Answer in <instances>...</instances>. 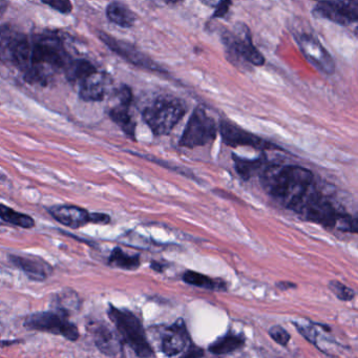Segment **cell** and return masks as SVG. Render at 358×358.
I'll use <instances>...</instances> for the list:
<instances>
[{
  "mask_svg": "<svg viewBox=\"0 0 358 358\" xmlns=\"http://www.w3.org/2000/svg\"><path fill=\"white\" fill-rule=\"evenodd\" d=\"M259 178L265 192L288 209L315 185L312 171L297 165L268 164Z\"/></svg>",
  "mask_w": 358,
  "mask_h": 358,
  "instance_id": "cell-1",
  "label": "cell"
},
{
  "mask_svg": "<svg viewBox=\"0 0 358 358\" xmlns=\"http://www.w3.org/2000/svg\"><path fill=\"white\" fill-rule=\"evenodd\" d=\"M70 60L59 37L37 35L31 43L30 66L24 76L29 83L45 85L52 75L64 71Z\"/></svg>",
  "mask_w": 358,
  "mask_h": 358,
  "instance_id": "cell-2",
  "label": "cell"
},
{
  "mask_svg": "<svg viewBox=\"0 0 358 358\" xmlns=\"http://www.w3.org/2000/svg\"><path fill=\"white\" fill-rule=\"evenodd\" d=\"M108 316L124 345H129L139 357H152L154 349L148 343L143 324L136 314L108 303Z\"/></svg>",
  "mask_w": 358,
  "mask_h": 358,
  "instance_id": "cell-3",
  "label": "cell"
},
{
  "mask_svg": "<svg viewBox=\"0 0 358 358\" xmlns=\"http://www.w3.org/2000/svg\"><path fill=\"white\" fill-rule=\"evenodd\" d=\"M291 210L306 221L326 228H336L345 211L338 210L330 200L316 190L315 185L297 202Z\"/></svg>",
  "mask_w": 358,
  "mask_h": 358,
  "instance_id": "cell-4",
  "label": "cell"
},
{
  "mask_svg": "<svg viewBox=\"0 0 358 358\" xmlns=\"http://www.w3.org/2000/svg\"><path fill=\"white\" fill-rule=\"evenodd\" d=\"M186 106L181 99L158 98L143 110V120L156 136L169 135L185 116Z\"/></svg>",
  "mask_w": 358,
  "mask_h": 358,
  "instance_id": "cell-5",
  "label": "cell"
},
{
  "mask_svg": "<svg viewBox=\"0 0 358 358\" xmlns=\"http://www.w3.org/2000/svg\"><path fill=\"white\" fill-rule=\"evenodd\" d=\"M70 317L66 312L58 309L35 312L27 316L24 327L28 330L59 335L74 343L80 338V331Z\"/></svg>",
  "mask_w": 358,
  "mask_h": 358,
  "instance_id": "cell-6",
  "label": "cell"
},
{
  "mask_svg": "<svg viewBox=\"0 0 358 358\" xmlns=\"http://www.w3.org/2000/svg\"><path fill=\"white\" fill-rule=\"evenodd\" d=\"M221 36L226 54L236 66L246 68L248 64L262 66L265 64V58L253 45L250 32L246 27H238L236 33L224 31Z\"/></svg>",
  "mask_w": 358,
  "mask_h": 358,
  "instance_id": "cell-7",
  "label": "cell"
},
{
  "mask_svg": "<svg viewBox=\"0 0 358 358\" xmlns=\"http://www.w3.org/2000/svg\"><path fill=\"white\" fill-rule=\"evenodd\" d=\"M28 37L11 26L0 27V64H10L26 72L30 66Z\"/></svg>",
  "mask_w": 358,
  "mask_h": 358,
  "instance_id": "cell-8",
  "label": "cell"
},
{
  "mask_svg": "<svg viewBox=\"0 0 358 358\" xmlns=\"http://www.w3.org/2000/svg\"><path fill=\"white\" fill-rule=\"evenodd\" d=\"M217 133L215 121L202 108H196L186 124L179 145L186 148L207 145L215 139Z\"/></svg>",
  "mask_w": 358,
  "mask_h": 358,
  "instance_id": "cell-9",
  "label": "cell"
},
{
  "mask_svg": "<svg viewBox=\"0 0 358 358\" xmlns=\"http://www.w3.org/2000/svg\"><path fill=\"white\" fill-rule=\"evenodd\" d=\"M316 17L349 26L358 20V0H322L314 8Z\"/></svg>",
  "mask_w": 358,
  "mask_h": 358,
  "instance_id": "cell-10",
  "label": "cell"
},
{
  "mask_svg": "<svg viewBox=\"0 0 358 358\" xmlns=\"http://www.w3.org/2000/svg\"><path fill=\"white\" fill-rule=\"evenodd\" d=\"M220 133L224 143L230 148L249 146V148L262 150H282L275 144L262 139L227 120H222L220 123Z\"/></svg>",
  "mask_w": 358,
  "mask_h": 358,
  "instance_id": "cell-11",
  "label": "cell"
},
{
  "mask_svg": "<svg viewBox=\"0 0 358 358\" xmlns=\"http://www.w3.org/2000/svg\"><path fill=\"white\" fill-rule=\"evenodd\" d=\"M299 49L306 59L318 71L327 75L335 72V64L332 56L322 47V43L311 35L303 34L297 39Z\"/></svg>",
  "mask_w": 358,
  "mask_h": 358,
  "instance_id": "cell-12",
  "label": "cell"
},
{
  "mask_svg": "<svg viewBox=\"0 0 358 358\" xmlns=\"http://www.w3.org/2000/svg\"><path fill=\"white\" fill-rule=\"evenodd\" d=\"M99 37L112 51L118 54L120 57L124 58L127 62H131L134 66H138V68L145 69V70L152 71V72L164 73V71L156 62H152L148 56L142 53L141 51H139L134 45L124 43V41L113 38L112 36L103 32L99 33Z\"/></svg>",
  "mask_w": 358,
  "mask_h": 358,
  "instance_id": "cell-13",
  "label": "cell"
},
{
  "mask_svg": "<svg viewBox=\"0 0 358 358\" xmlns=\"http://www.w3.org/2000/svg\"><path fill=\"white\" fill-rule=\"evenodd\" d=\"M89 331L100 353L110 357L122 354L124 343L116 329L110 328L106 322H95L90 324Z\"/></svg>",
  "mask_w": 358,
  "mask_h": 358,
  "instance_id": "cell-14",
  "label": "cell"
},
{
  "mask_svg": "<svg viewBox=\"0 0 358 358\" xmlns=\"http://www.w3.org/2000/svg\"><path fill=\"white\" fill-rule=\"evenodd\" d=\"M8 261L22 270L33 282H45L53 274L54 268L43 257L33 255H9Z\"/></svg>",
  "mask_w": 358,
  "mask_h": 358,
  "instance_id": "cell-15",
  "label": "cell"
},
{
  "mask_svg": "<svg viewBox=\"0 0 358 358\" xmlns=\"http://www.w3.org/2000/svg\"><path fill=\"white\" fill-rule=\"evenodd\" d=\"M185 322L179 318L175 324L166 327L161 336V351L166 356H177L192 345Z\"/></svg>",
  "mask_w": 358,
  "mask_h": 358,
  "instance_id": "cell-16",
  "label": "cell"
},
{
  "mask_svg": "<svg viewBox=\"0 0 358 358\" xmlns=\"http://www.w3.org/2000/svg\"><path fill=\"white\" fill-rule=\"evenodd\" d=\"M47 210L55 221L71 229H78L93 223L94 213L76 205H55Z\"/></svg>",
  "mask_w": 358,
  "mask_h": 358,
  "instance_id": "cell-17",
  "label": "cell"
},
{
  "mask_svg": "<svg viewBox=\"0 0 358 358\" xmlns=\"http://www.w3.org/2000/svg\"><path fill=\"white\" fill-rule=\"evenodd\" d=\"M79 83H80L79 96L81 99L94 102L101 101L106 98L110 91L112 80L106 73L98 72L96 70Z\"/></svg>",
  "mask_w": 358,
  "mask_h": 358,
  "instance_id": "cell-18",
  "label": "cell"
},
{
  "mask_svg": "<svg viewBox=\"0 0 358 358\" xmlns=\"http://www.w3.org/2000/svg\"><path fill=\"white\" fill-rule=\"evenodd\" d=\"M131 104L120 103L110 110V117L121 129L123 133L131 138V140L136 139V122L129 113Z\"/></svg>",
  "mask_w": 358,
  "mask_h": 358,
  "instance_id": "cell-19",
  "label": "cell"
},
{
  "mask_svg": "<svg viewBox=\"0 0 358 358\" xmlns=\"http://www.w3.org/2000/svg\"><path fill=\"white\" fill-rule=\"evenodd\" d=\"M232 160H234L236 173L245 181L251 179L255 176L259 175L268 165L267 159L264 156L262 158L255 159V160H248V159H243L232 154Z\"/></svg>",
  "mask_w": 358,
  "mask_h": 358,
  "instance_id": "cell-20",
  "label": "cell"
},
{
  "mask_svg": "<svg viewBox=\"0 0 358 358\" xmlns=\"http://www.w3.org/2000/svg\"><path fill=\"white\" fill-rule=\"evenodd\" d=\"M140 264H141V259L139 255H129L120 247H115L108 259V265L110 267L129 270V271L137 270L140 267Z\"/></svg>",
  "mask_w": 358,
  "mask_h": 358,
  "instance_id": "cell-21",
  "label": "cell"
},
{
  "mask_svg": "<svg viewBox=\"0 0 358 358\" xmlns=\"http://www.w3.org/2000/svg\"><path fill=\"white\" fill-rule=\"evenodd\" d=\"M106 15L110 22L121 28H131L135 24V14L127 6L118 3V1H114L108 5V9H106Z\"/></svg>",
  "mask_w": 358,
  "mask_h": 358,
  "instance_id": "cell-22",
  "label": "cell"
},
{
  "mask_svg": "<svg viewBox=\"0 0 358 358\" xmlns=\"http://www.w3.org/2000/svg\"><path fill=\"white\" fill-rule=\"evenodd\" d=\"M53 303L54 309L62 310L71 316L80 310L83 301L76 291L72 289H64L56 294Z\"/></svg>",
  "mask_w": 358,
  "mask_h": 358,
  "instance_id": "cell-23",
  "label": "cell"
},
{
  "mask_svg": "<svg viewBox=\"0 0 358 358\" xmlns=\"http://www.w3.org/2000/svg\"><path fill=\"white\" fill-rule=\"evenodd\" d=\"M0 220L24 229H32L36 225L35 220L31 215L20 213L3 203H0Z\"/></svg>",
  "mask_w": 358,
  "mask_h": 358,
  "instance_id": "cell-24",
  "label": "cell"
},
{
  "mask_svg": "<svg viewBox=\"0 0 358 358\" xmlns=\"http://www.w3.org/2000/svg\"><path fill=\"white\" fill-rule=\"evenodd\" d=\"M186 284L192 285V286L199 287V288L207 289V290H226V282L221 280H215V278H209L204 274L199 273L192 270H188L182 276Z\"/></svg>",
  "mask_w": 358,
  "mask_h": 358,
  "instance_id": "cell-25",
  "label": "cell"
},
{
  "mask_svg": "<svg viewBox=\"0 0 358 358\" xmlns=\"http://www.w3.org/2000/svg\"><path fill=\"white\" fill-rule=\"evenodd\" d=\"M245 345V339L238 335L227 334L213 341L208 347V351L215 355H225L242 349Z\"/></svg>",
  "mask_w": 358,
  "mask_h": 358,
  "instance_id": "cell-26",
  "label": "cell"
},
{
  "mask_svg": "<svg viewBox=\"0 0 358 358\" xmlns=\"http://www.w3.org/2000/svg\"><path fill=\"white\" fill-rule=\"evenodd\" d=\"M96 69L91 62L85 59H71L64 69L66 77L69 80L80 83L85 77L95 72Z\"/></svg>",
  "mask_w": 358,
  "mask_h": 358,
  "instance_id": "cell-27",
  "label": "cell"
},
{
  "mask_svg": "<svg viewBox=\"0 0 358 358\" xmlns=\"http://www.w3.org/2000/svg\"><path fill=\"white\" fill-rule=\"evenodd\" d=\"M328 286L329 289L334 293L335 296L341 301H350L355 297V291L338 280H330Z\"/></svg>",
  "mask_w": 358,
  "mask_h": 358,
  "instance_id": "cell-28",
  "label": "cell"
},
{
  "mask_svg": "<svg viewBox=\"0 0 358 358\" xmlns=\"http://www.w3.org/2000/svg\"><path fill=\"white\" fill-rule=\"evenodd\" d=\"M269 335L270 337L280 345H288L289 341H290L291 338L288 331L282 328V326L272 327L269 330Z\"/></svg>",
  "mask_w": 358,
  "mask_h": 358,
  "instance_id": "cell-29",
  "label": "cell"
},
{
  "mask_svg": "<svg viewBox=\"0 0 358 358\" xmlns=\"http://www.w3.org/2000/svg\"><path fill=\"white\" fill-rule=\"evenodd\" d=\"M41 1L60 13L69 14L72 12L73 6L70 0H41Z\"/></svg>",
  "mask_w": 358,
  "mask_h": 358,
  "instance_id": "cell-30",
  "label": "cell"
},
{
  "mask_svg": "<svg viewBox=\"0 0 358 358\" xmlns=\"http://www.w3.org/2000/svg\"><path fill=\"white\" fill-rule=\"evenodd\" d=\"M230 6H231V1L230 0H222L221 3L215 7V17H224L229 11Z\"/></svg>",
  "mask_w": 358,
  "mask_h": 358,
  "instance_id": "cell-31",
  "label": "cell"
},
{
  "mask_svg": "<svg viewBox=\"0 0 358 358\" xmlns=\"http://www.w3.org/2000/svg\"><path fill=\"white\" fill-rule=\"evenodd\" d=\"M186 353L183 354L184 357H200L204 355V351L201 348L194 347V345H189L188 350H186Z\"/></svg>",
  "mask_w": 358,
  "mask_h": 358,
  "instance_id": "cell-32",
  "label": "cell"
},
{
  "mask_svg": "<svg viewBox=\"0 0 358 358\" xmlns=\"http://www.w3.org/2000/svg\"><path fill=\"white\" fill-rule=\"evenodd\" d=\"M276 286H278V288L282 289V290H287V289L291 288H296V285L290 282H280L276 284Z\"/></svg>",
  "mask_w": 358,
  "mask_h": 358,
  "instance_id": "cell-33",
  "label": "cell"
},
{
  "mask_svg": "<svg viewBox=\"0 0 358 358\" xmlns=\"http://www.w3.org/2000/svg\"><path fill=\"white\" fill-rule=\"evenodd\" d=\"M205 6H208V7L215 8L220 3H221L222 0H201Z\"/></svg>",
  "mask_w": 358,
  "mask_h": 358,
  "instance_id": "cell-34",
  "label": "cell"
},
{
  "mask_svg": "<svg viewBox=\"0 0 358 358\" xmlns=\"http://www.w3.org/2000/svg\"><path fill=\"white\" fill-rule=\"evenodd\" d=\"M150 268H152V270H155V271H163V266L161 265L160 263H158V262H152V264H150Z\"/></svg>",
  "mask_w": 358,
  "mask_h": 358,
  "instance_id": "cell-35",
  "label": "cell"
},
{
  "mask_svg": "<svg viewBox=\"0 0 358 358\" xmlns=\"http://www.w3.org/2000/svg\"><path fill=\"white\" fill-rule=\"evenodd\" d=\"M169 5H176V3H181L182 0H165Z\"/></svg>",
  "mask_w": 358,
  "mask_h": 358,
  "instance_id": "cell-36",
  "label": "cell"
},
{
  "mask_svg": "<svg viewBox=\"0 0 358 358\" xmlns=\"http://www.w3.org/2000/svg\"><path fill=\"white\" fill-rule=\"evenodd\" d=\"M6 5L3 3V1H0V15L5 12Z\"/></svg>",
  "mask_w": 358,
  "mask_h": 358,
  "instance_id": "cell-37",
  "label": "cell"
},
{
  "mask_svg": "<svg viewBox=\"0 0 358 358\" xmlns=\"http://www.w3.org/2000/svg\"><path fill=\"white\" fill-rule=\"evenodd\" d=\"M320 1H322V0H320Z\"/></svg>",
  "mask_w": 358,
  "mask_h": 358,
  "instance_id": "cell-38",
  "label": "cell"
}]
</instances>
